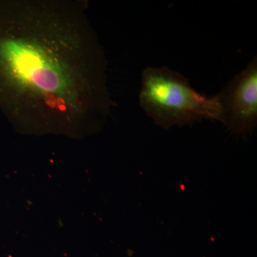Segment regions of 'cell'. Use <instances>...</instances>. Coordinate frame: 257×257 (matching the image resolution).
Listing matches in <instances>:
<instances>
[{
    "label": "cell",
    "mask_w": 257,
    "mask_h": 257,
    "mask_svg": "<svg viewBox=\"0 0 257 257\" xmlns=\"http://www.w3.org/2000/svg\"><path fill=\"white\" fill-rule=\"evenodd\" d=\"M220 121L234 133H247L257 124L256 57L219 94Z\"/></svg>",
    "instance_id": "3"
},
{
    "label": "cell",
    "mask_w": 257,
    "mask_h": 257,
    "mask_svg": "<svg viewBox=\"0 0 257 257\" xmlns=\"http://www.w3.org/2000/svg\"><path fill=\"white\" fill-rule=\"evenodd\" d=\"M140 104L155 124L165 128L201 119L220 121L216 96L202 95L188 79L167 67H147L142 75Z\"/></svg>",
    "instance_id": "2"
},
{
    "label": "cell",
    "mask_w": 257,
    "mask_h": 257,
    "mask_svg": "<svg viewBox=\"0 0 257 257\" xmlns=\"http://www.w3.org/2000/svg\"><path fill=\"white\" fill-rule=\"evenodd\" d=\"M86 11L65 0L0 6V103L20 130L77 138L105 122L106 60Z\"/></svg>",
    "instance_id": "1"
}]
</instances>
